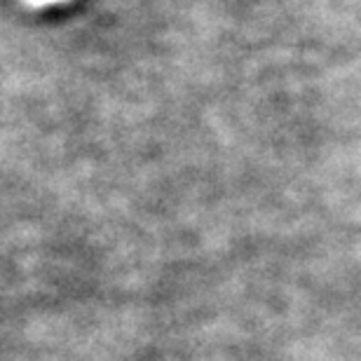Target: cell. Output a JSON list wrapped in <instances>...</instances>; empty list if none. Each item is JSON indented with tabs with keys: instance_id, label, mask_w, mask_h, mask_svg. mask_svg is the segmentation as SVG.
<instances>
[{
	"instance_id": "cell-1",
	"label": "cell",
	"mask_w": 361,
	"mask_h": 361,
	"mask_svg": "<svg viewBox=\"0 0 361 361\" xmlns=\"http://www.w3.org/2000/svg\"><path fill=\"white\" fill-rule=\"evenodd\" d=\"M56 3H66V0H24V5L33 7V10H38V7H47V5H56Z\"/></svg>"
}]
</instances>
